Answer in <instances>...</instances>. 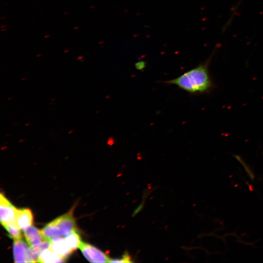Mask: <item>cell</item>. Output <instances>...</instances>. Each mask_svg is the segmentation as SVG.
Here are the masks:
<instances>
[{
  "instance_id": "1",
  "label": "cell",
  "mask_w": 263,
  "mask_h": 263,
  "mask_svg": "<svg viewBox=\"0 0 263 263\" xmlns=\"http://www.w3.org/2000/svg\"><path fill=\"white\" fill-rule=\"evenodd\" d=\"M213 54L214 52L207 60L196 67L164 83L175 85L192 95L210 93L215 88V83L209 72V66Z\"/></svg>"
},
{
  "instance_id": "2",
  "label": "cell",
  "mask_w": 263,
  "mask_h": 263,
  "mask_svg": "<svg viewBox=\"0 0 263 263\" xmlns=\"http://www.w3.org/2000/svg\"><path fill=\"white\" fill-rule=\"evenodd\" d=\"M76 231L75 222L71 212L57 217L41 230L44 239L50 242L58 238H65Z\"/></svg>"
},
{
  "instance_id": "3",
  "label": "cell",
  "mask_w": 263,
  "mask_h": 263,
  "mask_svg": "<svg viewBox=\"0 0 263 263\" xmlns=\"http://www.w3.org/2000/svg\"><path fill=\"white\" fill-rule=\"evenodd\" d=\"M83 256L91 263H108L111 259L105 253L87 243L82 242L79 247Z\"/></svg>"
},
{
  "instance_id": "4",
  "label": "cell",
  "mask_w": 263,
  "mask_h": 263,
  "mask_svg": "<svg viewBox=\"0 0 263 263\" xmlns=\"http://www.w3.org/2000/svg\"><path fill=\"white\" fill-rule=\"evenodd\" d=\"M13 252L15 263H34L30 247L21 238L14 240Z\"/></svg>"
},
{
  "instance_id": "5",
  "label": "cell",
  "mask_w": 263,
  "mask_h": 263,
  "mask_svg": "<svg viewBox=\"0 0 263 263\" xmlns=\"http://www.w3.org/2000/svg\"><path fill=\"white\" fill-rule=\"evenodd\" d=\"M17 209L1 193L0 195V221L1 225L16 221Z\"/></svg>"
},
{
  "instance_id": "6",
  "label": "cell",
  "mask_w": 263,
  "mask_h": 263,
  "mask_svg": "<svg viewBox=\"0 0 263 263\" xmlns=\"http://www.w3.org/2000/svg\"><path fill=\"white\" fill-rule=\"evenodd\" d=\"M23 234L29 247L37 245L45 240L41 231L33 225L24 230Z\"/></svg>"
},
{
  "instance_id": "7",
  "label": "cell",
  "mask_w": 263,
  "mask_h": 263,
  "mask_svg": "<svg viewBox=\"0 0 263 263\" xmlns=\"http://www.w3.org/2000/svg\"><path fill=\"white\" fill-rule=\"evenodd\" d=\"M33 216L29 208L18 209L16 221L19 226L23 231L32 225Z\"/></svg>"
},
{
  "instance_id": "8",
  "label": "cell",
  "mask_w": 263,
  "mask_h": 263,
  "mask_svg": "<svg viewBox=\"0 0 263 263\" xmlns=\"http://www.w3.org/2000/svg\"><path fill=\"white\" fill-rule=\"evenodd\" d=\"M51 243V248L59 256L65 259L73 252L65 238L56 239Z\"/></svg>"
},
{
  "instance_id": "9",
  "label": "cell",
  "mask_w": 263,
  "mask_h": 263,
  "mask_svg": "<svg viewBox=\"0 0 263 263\" xmlns=\"http://www.w3.org/2000/svg\"><path fill=\"white\" fill-rule=\"evenodd\" d=\"M65 259L60 257L51 248L44 250L40 255L38 262L39 263H61L64 262Z\"/></svg>"
},
{
  "instance_id": "10",
  "label": "cell",
  "mask_w": 263,
  "mask_h": 263,
  "mask_svg": "<svg viewBox=\"0 0 263 263\" xmlns=\"http://www.w3.org/2000/svg\"><path fill=\"white\" fill-rule=\"evenodd\" d=\"M6 230L8 236L14 240L22 238L21 229L17 224L16 221L8 222L2 225Z\"/></svg>"
},
{
  "instance_id": "11",
  "label": "cell",
  "mask_w": 263,
  "mask_h": 263,
  "mask_svg": "<svg viewBox=\"0 0 263 263\" xmlns=\"http://www.w3.org/2000/svg\"><path fill=\"white\" fill-rule=\"evenodd\" d=\"M51 243L47 240H44L40 244L30 247L33 260L35 262H38L40 254L45 250L51 248Z\"/></svg>"
},
{
  "instance_id": "12",
  "label": "cell",
  "mask_w": 263,
  "mask_h": 263,
  "mask_svg": "<svg viewBox=\"0 0 263 263\" xmlns=\"http://www.w3.org/2000/svg\"><path fill=\"white\" fill-rule=\"evenodd\" d=\"M65 238L73 251L79 248L82 242L80 236L76 231L72 233Z\"/></svg>"
},
{
  "instance_id": "13",
  "label": "cell",
  "mask_w": 263,
  "mask_h": 263,
  "mask_svg": "<svg viewBox=\"0 0 263 263\" xmlns=\"http://www.w3.org/2000/svg\"><path fill=\"white\" fill-rule=\"evenodd\" d=\"M131 257L127 252L124 253L120 258L111 259L110 263H132Z\"/></svg>"
},
{
  "instance_id": "14",
  "label": "cell",
  "mask_w": 263,
  "mask_h": 263,
  "mask_svg": "<svg viewBox=\"0 0 263 263\" xmlns=\"http://www.w3.org/2000/svg\"><path fill=\"white\" fill-rule=\"evenodd\" d=\"M234 157L243 165L244 168L246 172L248 174L251 180H253L254 178V173L250 168V167L246 165V163L242 160V159L238 155H234Z\"/></svg>"
},
{
  "instance_id": "15",
  "label": "cell",
  "mask_w": 263,
  "mask_h": 263,
  "mask_svg": "<svg viewBox=\"0 0 263 263\" xmlns=\"http://www.w3.org/2000/svg\"><path fill=\"white\" fill-rule=\"evenodd\" d=\"M136 68L137 69H139V70H141L143 68H144L145 67L144 65V62H139L138 63H136Z\"/></svg>"
},
{
  "instance_id": "16",
  "label": "cell",
  "mask_w": 263,
  "mask_h": 263,
  "mask_svg": "<svg viewBox=\"0 0 263 263\" xmlns=\"http://www.w3.org/2000/svg\"><path fill=\"white\" fill-rule=\"evenodd\" d=\"M241 0H240L239 1V3H240V2H241Z\"/></svg>"
}]
</instances>
